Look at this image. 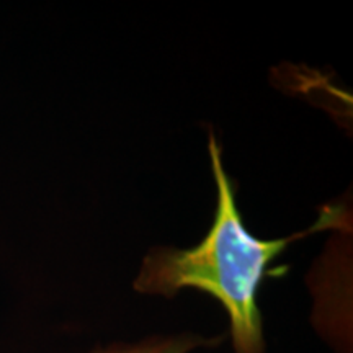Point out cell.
<instances>
[{
    "mask_svg": "<svg viewBox=\"0 0 353 353\" xmlns=\"http://www.w3.org/2000/svg\"><path fill=\"white\" fill-rule=\"evenodd\" d=\"M210 157L218 203L208 234L193 249H159L149 254L136 278L134 290L165 298L175 296L183 288L205 291L228 312L234 352L265 353L262 314L257 303L260 285L267 276L285 272L286 267H273V262L291 242L335 226L339 214L335 210H325L307 231L285 239H257L244 226L213 134Z\"/></svg>",
    "mask_w": 353,
    "mask_h": 353,
    "instance_id": "6da1fadb",
    "label": "cell"
},
{
    "mask_svg": "<svg viewBox=\"0 0 353 353\" xmlns=\"http://www.w3.org/2000/svg\"><path fill=\"white\" fill-rule=\"evenodd\" d=\"M221 339H205L200 335H176V337H152L136 345H112L97 348L94 353H188L198 347H213Z\"/></svg>",
    "mask_w": 353,
    "mask_h": 353,
    "instance_id": "7a4b0ae2",
    "label": "cell"
}]
</instances>
